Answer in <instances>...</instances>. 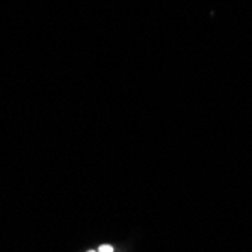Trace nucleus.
Masks as SVG:
<instances>
[{
  "label": "nucleus",
  "mask_w": 252,
  "mask_h": 252,
  "mask_svg": "<svg viewBox=\"0 0 252 252\" xmlns=\"http://www.w3.org/2000/svg\"><path fill=\"white\" fill-rule=\"evenodd\" d=\"M98 252H113V248L110 245H101L98 248Z\"/></svg>",
  "instance_id": "nucleus-1"
},
{
  "label": "nucleus",
  "mask_w": 252,
  "mask_h": 252,
  "mask_svg": "<svg viewBox=\"0 0 252 252\" xmlns=\"http://www.w3.org/2000/svg\"><path fill=\"white\" fill-rule=\"evenodd\" d=\"M88 252H98V251H88Z\"/></svg>",
  "instance_id": "nucleus-2"
}]
</instances>
